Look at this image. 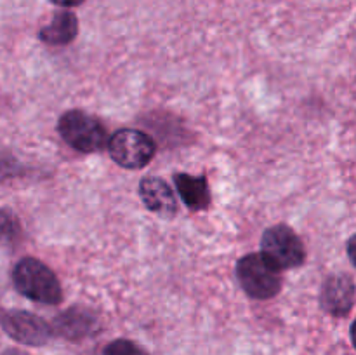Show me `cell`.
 <instances>
[{
    "label": "cell",
    "instance_id": "1",
    "mask_svg": "<svg viewBox=\"0 0 356 355\" xmlns=\"http://www.w3.org/2000/svg\"><path fill=\"white\" fill-rule=\"evenodd\" d=\"M13 284L19 294L42 305H58L63 299L61 284L54 271L37 258H23L13 268Z\"/></svg>",
    "mask_w": 356,
    "mask_h": 355
},
{
    "label": "cell",
    "instance_id": "2",
    "mask_svg": "<svg viewBox=\"0 0 356 355\" xmlns=\"http://www.w3.org/2000/svg\"><path fill=\"white\" fill-rule=\"evenodd\" d=\"M58 131L63 141L82 153H94L108 146L106 127L99 118L83 110H70L61 115Z\"/></svg>",
    "mask_w": 356,
    "mask_h": 355
},
{
    "label": "cell",
    "instance_id": "3",
    "mask_svg": "<svg viewBox=\"0 0 356 355\" xmlns=\"http://www.w3.org/2000/svg\"><path fill=\"white\" fill-rule=\"evenodd\" d=\"M280 268L263 253H250L236 263V277L243 291L254 299H270L282 287Z\"/></svg>",
    "mask_w": 356,
    "mask_h": 355
},
{
    "label": "cell",
    "instance_id": "4",
    "mask_svg": "<svg viewBox=\"0 0 356 355\" xmlns=\"http://www.w3.org/2000/svg\"><path fill=\"white\" fill-rule=\"evenodd\" d=\"M156 145L152 136L138 129H118L108 139L110 157L125 169H141L155 157Z\"/></svg>",
    "mask_w": 356,
    "mask_h": 355
},
{
    "label": "cell",
    "instance_id": "5",
    "mask_svg": "<svg viewBox=\"0 0 356 355\" xmlns=\"http://www.w3.org/2000/svg\"><path fill=\"white\" fill-rule=\"evenodd\" d=\"M261 253L280 270L301 267L306 258L305 244L287 225H273L264 230L261 237Z\"/></svg>",
    "mask_w": 356,
    "mask_h": 355
},
{
    "label": "cell",
    "instance_id": "6",
    "mask_svg": "<svg viewBox=\"0 0 356 355\" xmlns=\"http://www.w3.org/2000/svg\"><path fill=\"white\" fill-rule=\"evenodd\" d=\"M0 326L14 341L30 347L45 345L52 336V329L44 319L26 310H6L0 313Z\"/></svg>",
    "mask_w": 356,
    "mask_h": 355
},
{
    "label": "cell",
    "instance_id": "7",
    "mask_svg": "<svg viewBox=\"0 0 356 355\" xmlns=\"http://www.w3.org/2000/svg\"><path fill=\"white\" fill-rule=\"evenodd\" d=\"M355 296L356 287L353 278L346 274H334L323 282L320 303L330 315L344 317L353 308Z\"/></svg>",
    "mask_w": 356,
    "mask_h": 355
},
{
    "label": "cell",
    "instance_id": "8",
    "mask_svg": "<svg viewBox=\"0 0 356 355\" xmlns=\"http://www.w3.org/2000/svg\"><path fill=\"white\" fill-rule=\"evenodd\" d=\"M139 197L143 204L162 218H172L177 212V200L172 188L156 176L143 178L139 183Z\"/></svg>",
    "mask_w": 356,
    "mask_h": 355
},
{
    "label": "cell",
    "instance_id": "9",
    "mask_svg": "<svg viewBox=\"0 0 356 355\" xmlns=\"http://www.w3.org/2000/svg\"><path fill=\"white\" fill-rule=\"evenodd\" d=\"M179 197L184 204L193 211H202L211 204V191L205 176H191V174L181 173L174 176Z\"/></svg>",
    "mask_w": 356,
    "mask_h": 355
},
{
    "label": "cell",
    "instance_id": "10",
    "mask_svg": "<svg viewBox=\"0 0 356 355\" xmlns=\"http://www.w3.org/2000/svg\"><path fill=\"white\" fill-rule=\"evenodd\" d=\"M79 33V19L70 10H61L47 26L38 31V38L49 45H66Z\"/></svg>",
    "mask_w": 356,
    "mask_h": 355
},
{
    "label": "cell",
    "instance_id": "11",
    "mask_svg": "<svg viewBox=\"0 0 356 355\" xmlns=\"http://www.w3.org/2000/svg\"><path fill=\"white\" fill-rule=\"evenodd\" d=\"M94 324H96V319L89 312L82 308H70L56 317L54 329L61 336L70 338V340H79L94 329Z\"/></svg>",
    "mask_w": 356,
    "mask_h": 355
},
{
    "label": "cell",
    "instance_id": "12",
    "mask_svg": "<svg viewBox=\"0 0 356 355\" xmlns=\"http://www.w3.org/2000/svg\"><path fill=\"white\" fill-rule=\"evenodd\" d=\"M23 237V228L16 212L9 207H0V246L14 247Z\"/></svg>",
    "mask_w": 356,
    "mask_h": 355
},
{
    "label": "cell",
    "instance_id": "13",
    "mask_svg": "<svg viewBox=\"0 0 356 355\" xmlns=\"http://www.w3.org/2000/svg\"><path fill=\"white\" fill-rule=\"evenodd\" d=\"M104 355H148L131 340H115L104 348Z\"/></svg>",
    "mask_w": 356,
    "mask_h": 355
},
{
    "label": "cell",
    "instance_id": "14",
    "mask_svg": "<svg viewBox=\"0 0 356 355\" xmlns=\"http://www.w3.org/2000/svg\"><path fill=\"white\" fill-rule=\"evenodd\" d=\"M19 164L9 155H0V180H6V178L16 176L19 174Z\"/></svg>",
    "mask_w": 356,
    "mask_h": 355
},
{
    "label": "cell",
    "instance_id": "15",
    "mask_svg": "<svg viewBox=\"0 0 356 355\" xmlns=\"http://www.w3.org/2000/svg\"><path fill=\"white\" fill-rule=\"evenodd\" d=\"M346 251H348V258H350L351 265H353V267L356 268V233L353 237H351L350 240H348Z\"/></svg>",
    "mask_w": 356,
    "mask_h": 355
},
{
    "label": "cell",
    "instance_id": "16",
    "mask_svg": "<svg viewBox=\"0 0 356 355\" xmlns=\"http://www.w3.org/2000/svg\"><path fill=\"white\" fill-rule=\"evenodd\" d=\"M52 3L59 7H76L83 2V0H51Z\"/></svg>",
    "mask_w": 356,
    "mask_h": 355
},
{
    "label": "cell",
    "instance_id": "17",
    "mask_svg": "<svg viewBox=\"0 0 356 355\" xmlns=\"http://www.w3.org/2000/svg\"><path fill=\"white\" fill-rule=\"evenodd\" d=\"M2 355H30V354H26V352L23 350H17V348H9V350L3 352Z\"/></svg>",
    "mask_w": 356,
    "mask_h": 355
},
{
    "label": "cell",
    "instance_id": "18",
    "mask_svg": "<svg viewBox=\"0 0 356 355\" xmlns=\"http://www.w3.org/2000/svg\"><path fill=\"white\" fill-rule=\"evenodd\" d=\"M350 336H351V343H353L355 350H356V320L351 324V331H350Z\"/></svg>",
    "mask_w": 356,
    "mask_h": 355
}]
</instances>
